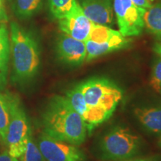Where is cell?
Masks as SVG:
<instances>
[{
    "instance_id": "cell-11",
    "label": "cell",
    "mask_w": 161,
    "mask_h": 161,
    "mask_svg": "<svg viewBox=\"0 0 161 161\" xmlns=\"http://www.w3.org/2000/svg\"><path fill=\"white\" fill-rule=\"evenodd\" d=\"M78 3L86 17L94 24L107 26L112 24L114 7L111 0H80Z\"/></svg>"
},
{
    "instance_id": "cell-7",
    "label": "cell",
    "mask_w": 161,
    "mask_h": 161,
    "mask_svg": "<svg viewBox=\"0 0 161 161\" xmlns=\"http://www.w3.org/2000/svg\"><path fill=\"white\" fill-rule=\"evenodd\" d=\"M113 7L119 29V31L122 35L129 37L142 34L144 29L142 16L146 9L138 8L131 0H114Z\"/></svg>"
},
{
    "instance_id": "cell-13",
    "label": "cell",
    "mask_w": 161,
    "mask_h": 161,
    "mask_svg": "<svg viewBox=\"0 0 161 161\" xmlns=\"http://www.w3.org/2000/svg\"><path fill=\"white\" fill-rule=\"evenodd\" d=\"M10 40L8 31L5 25H0V90L7 84L10 59Z\"/></svg>"
},
{
    "instance_id": "cell-27",
    "label": "cell",
    "mask_w": 161,
    "mask_h": 161,
    "mask_svg": "<svg viewBox=\"0 0 161 161\" xmlns=\"http://www.w3.org/2000/svg\"><path fill=\"white\" fill-rule=\"evenodd\" d=\"M149 1H151V2H153V0H149Z\"/></svg>"
},
{
    "instance_id": "cell-10",
    "label": "cell",
    "mask_w": 161,
    "mask_h": 161,
    "mask_svg": "<svg viewBox=\"0 0 161 161\" xmlns=\"http://www.w3.org/2000/svg\"><path fill=\"white\" fill-rule=\"evenodd\" d=\"M57 53L62 61L71 65H80L86 61V49L85 42L63 33L57 41Z\"/></svg>"
},
{
    "instance_id": "cell-9",
    "label": "cell",
    "mask_w": 161,
    "mask_h": 161,
    "mask_svg": "<svg viewBox=\"0 0 161 161\" xmlns=\"http://www.w3.org/2000/svg\"><path fill=\"white\" fill-rule=\"evenodd\" d=\"M94 25L95 24L84 14L79 3L71 14L58 19L60 31L76 40L84 42L89 37Z\"/></svg>"
},
{
    "instance_id": "cell-3",
    "label": "cell",
    "mask_w": 161,
    "mask_h": 161,
    "mask_svg": "<svg viewBox=\"0 0 161 161\" xmlns=\"http://www.w3.org/2000/svg\"><path fill=\"white\" fill-rule=\"evenodd\" d=\"M10 49L14 75L18 80L33 78L40 63V50L35 37L17 23L11 24Z\"/></svg>"
},
{
    "instance_id": "cell-4",
    "label": "cell",
    "mask_w": 161,
    "mask_h": 161,
    "mask_svg": "<svg viewBox=\"0 0 161 161\" xmlns=\"http://www.w3.org/2000/svg\"><path fill=\"white\" fill-rule=\"evenodd\" d=\"M9 102L10 121L5 144L8 152L14 158H19L25 152L30 134L29 122L21 102L17 96L8 95Z\"/></svg>"
},
{
    "instance_id": "cell-25",
    "label": "cell",
    "mask_w": 161,
    "mask_h": 161,
    "mask_svg": "<svg viewBox=\"0 0 161 161\" xmlns=\"http://www.w3.org/2000/svg\"><path fill=\"white\" fill-rule=\"evenodd\" d=\"M153 50L156 54L161 57V41H159L158 43L154 44V47H153Z\"/></svg>"
},
{
    "instance_id": "cell-16",
    "label": "cell",
    "mask_w": 161,
    "mask_h": 161,
    "mask_svg": "<svg viewBox=\"0 0 161 161\" xmlns=\"http://www.w3.org/2000/svg\"><path fill=\"white\" fill-rule=\"evenodd\" d=\"M48 3L52 15L58 20L71 14L79 3L78 0H48Z\"/></svg>"
},
{
    "instance_id": "cell-14",
    "label": "cell",
    "mask_w": 161,
    "mask_h": 161,
    "mask_svg": "<svg viewBox=\"0 0 161 161\" xmlns=\"http://www.w3.org/2000/svg\"><path fill=\"white\" fill-rule=\"evenodd\" d=\"M142 19L145 29L161 41V0L146 10Z\"/></svg>"
},
{
    "instance_id": "cell-8",
    "label": "cell",
    "mask_w": 161,
    "mask_h": 161,
    "mask_svg": "<svg viewBox=\"0 0 161 161\" xmlns=\"http://www.w3.org/2000/svg\"><path fill=\"white\" fill-rule=\"evenodd\" d=\"M38 147L46 161H85L86 155L72 145L52 137L43 133L38 140Z\"/></svg>"
},
{
    "instance_id": "cell-19",
    "label": "cell",
    "mask_w": 161,
    "mask_h": 161,
    "mask_svg": "<svg viewBox=\"0 0 161 161\" xmlns=\"http://www.w3.org/2000/svg\"><path fill=\"white\" fill-rule=\"evenodd\" d=\"M20 161H46L39 147L34 142L31 134L28 137L25 152L19 158Z\"/></svg>"
},
{
    "instance_id": "cell-2",
    "label": "cell",
    "mask_w": 161,
    "mask_h": 161,
    "mask_svg": "<svg viewBox=\"0 0 161 161\" xmlns=\"http://www.w3.org/2000/svg\"><path fill=\"white\" fill-rule=\"evenodd\" d=\"M90 114L89 134L113 115L122 98V91L115 83L104 78H91L78 84Z\"/></svg>"
},
{
    "instance_id": "cell-21",
    "label": "cell",
    "mask_w": 161,
    "mask_h": 161,
    "mask_svg": "<svg viewBox=\"0 0 161 161\" xmlns=\"http://www.w3.org/2000/svg\"><path fill=\"white\" fill-rule=\"evenodd\" d=\"M134 5L142 9H148L152 5V2L149 0H131Z\"/></svg>"
},
{
    "instance_id": "cell-22",
    "label": "cell",
    "mask_w": 161,
    "mask_h": 161,
    "mask_svg": "<svg viewBox=\"0 0 161 161\" xmlns=\"http://www.w3.org/2000/svg\"><path fill=\"white\" fill-rule=\"evenodd\" d=\"M7 21V15H6L4 0H0V23H5Z\"/></svg>"
},
{
    "instance_id": "cell-17",
    "label": "cell",
    "mask_w": 161,
    "mask_h": 161,
    "mask_svg": "<svg viewBox=\"0 0 161 161\" xmlns=\"http://www.w3.org/2000/svg\"><path fill=\"white\" fill-rule=\"evenodd\" d=\"M43 7V0H15V11L21 19H29Z\"/></svg>"
},
{
    "instance_id": "cell-23",
    "label": "cell",
    "mask_w": 161,
    "mask_h": 161,
    "mask_svg": "<svg viewBox=\"0 0 161 161\" xmlns=\"http://www.w3.org/2000/svg\"><path fill=\"white\" fill-rule=\"evenodd\" d=\"M0 161H20L18 160V158H14L11 156L8 151L4 152L2 154H0Z\"/></svg>"
},
{
    "instance_id": "cell-18",
    "label": "cell",
    "mask_w": 161,
    "mask_h": 161,
    "mask_svg": "<svg viewBox=\"0 0 161 161\" xmlns=\"http://www.w3.org/2000/svg\"><path fill=\"white\" fill-rule=\"evenodd\" d=\"M10 121L8 96L0 92V139L5 143Z\"/></svg>"
},
{
    "instance_id": "cell-6",
    "label": "cell",
    "mask_w": 161,
    "mask_h": 161,
    "mask_svg": "<svg viewBox=\"0 0 161 161\" xmlns=\"http://www.w3.org/2000/svg\"><path fill=\"white\" fill-rule=\"evenodd\" d=\"M130 43L131 40L119 31L109 26L95 24L85 41L86 61H91L112 52L125 49Z\"/></svg>"
},
{
    "instance_id": "cell-12",
    "label": "cell",
    "mask_w": 161,
    "mask_h": 161,
    "mask_svg": "<svg viewBox=\"0 0 161 161\" xmlns=\"http://www.w3.org/2000/svg\"><path fill=\"white\" fill-rule=\"evenodd\" d=\"M134 115L147 130L161 134V105L137 108L134 110Z\"/></svg>"
},
{
    "instance_id": "cell-1",
    "label": "cell",
    "mask_w": 161,
    "mask_h": 161,
    "mask_svg": "<svg viewBox=\"0 0 161 161\" xmlns=\"http://www.w3.org/2000/svg\"><path fill=\"white\" fill-rule=\"evenodd\" d=\"M43 124L46 134L78 146L85 141L88 133L83 119L62 96L49 100L43 114Z\"/></svg>"
},
{
    "instance_id": "cell-5",
    "label": "cell",
    "mask_w": 161,
    "mask_h": 161,
    "mask_svg": "<svg viewBox=\"0 0 161 161\" xmlns=\"http://www.w3.org/2000/svg\"><path fill=\"white\" fill-rule=\"evenodd\" d=\"M140 146V138L128 128H114L102 139L100 144L103 160H122L134 156Z\"/></svg>"
},
{
    "instance_id": "cell-26",
    "label": "cell",
    "mask_w": 161,
    "mask_h": 161,
    "mask_svg": "<svg viewBox=\"0 0 161 161\" xmlns=\"http://www.w3.org/2000/svg\"><path fill=\"white\" fill-rule=\"evenodd\" d=\"M160 135H161V134H160ZM159 146L161 147V136H160V140H159Z\"/></svg>"
},
{
    "instance_id": "cell-24",
    "label": "cell",
    "mask_w": 161,
    "mask_h": 161,
    "mask_svg": "<svg viewBox=\"0 0 161 161\" xmlns=\"http://www.w3.org/2000/svg\"><path fill=\"white\" fill-rule=\"evenodd\" d=\"M119 161H158L154 158H128Z\"/></svg>"
},
{
    "instance_id": "cell-15",
    "label": "cell",
    "mask_w": 161,
    "mask_h": 161,
    "mask_svg": "<svg viewBox=\"0 0 161 161\" xmlns=\"http://www.w3.org/2000/svg\"><path fill=\"white\" fill-rule=\"evenodd\" d=\"M65 97L67 98L72 108L83 119L86 128L90 122V114L88 111L87 107L84 102L83 95L79 85H76L72 89L68 90L66 93Z\"/></svg>"
},
{
    "instance_id": "cell-20",
    "label": "cell",
    "mask_w": 161,
    "mask_h": 161,
    "mask_svg": "<svg viewBox=\"0 0 161 161\" xmlns=\"http://www.w3.org/2000/svg\"><path fill=\"white\" fill-rule=\"evenodd\" d=\"M150 86L157 92L161 94V57L156 58L151 74Z\"/></svg>"
}]
</instances>
